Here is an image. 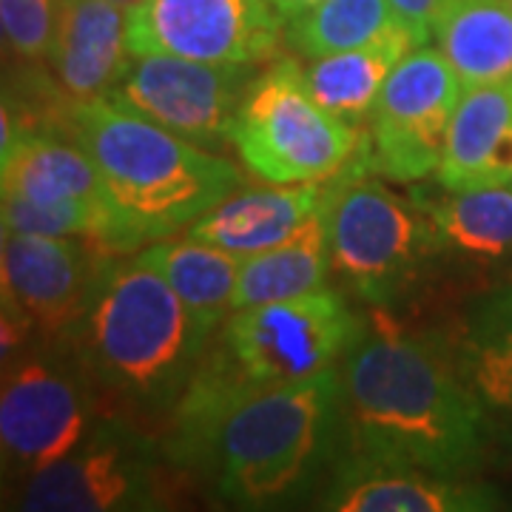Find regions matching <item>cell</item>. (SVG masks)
Returning a JSON list of instances; mask_svg holds the SVG:
<instances>
[{
	"label": "cell",
	"mask_w": 512,
	"mask_h": 512,
	"mask_svg": "<svg viewBox=\"0 0 512 512\" xmlns=\"http://www.w3.org/2000/svg\"><path fill=\"white\" fill-rule=\"evenodd\" d=\"M100 390L72 342H32L3 365V476L29 478L69 456L94 430Z\"/></svg>",
	"instance_id": "cell-7"
},
{
	"label": "cell",
	"mask_w": 512,
	"mask_h": 512,
	"mask_svg": "<svg viewBox=\"0 0 512 512\" xmlns=\"http://www.w3.org/2000/svg\"><path fill=\"white\" fill-rule=\"evenodd\" d=\"M208 342L174 288L137 256L111 268L72 339L97 390L143 416L174 413Z\"/></svg>",
	"instance_id": "cell-4"
},
{
	"label": "cell",
	"mask_w": 512,
	"mask_h": 512,
	"mask_svg": "<svg viewBox=\"0 0 512 512\" xmlns=\"http://www.w3.org/2000/svg\"><path fill=\"white\" fill-rule=\"evenodd\" d=\"M433 40L464 89L512 83V0H444Z\"/></svg>",
	"instance_id": "cell-20"
},
{
	"label": "cell",
	"mask_w": 512,
	"mask_h": 512,
	"mask_svg": "<svg viewBox=\"0 0 512 512\" xmlns=\"http://www.w3.org/2000/svg\"><path fill=\"white\" fill-rule=\"evenodd\" d=\"M57 0H0L3 43L23 63H49Z\"/></svg>",
	"instance_id": "cell-26"
},
{
	"label": "cell",
	"mask_w": 512,
	"mask_h": 512,
	"mask_svg": "<svg viewBox=\"0 0 512 512\" xmlns=\"http://www.w3.org/2000/svg\"><path fill=\"white\" fill-rule=\"evenodd\" d=\"M342 416L353 458L467 476L490 430L444 336L379 316L342 359Z\"/></svg>",
	"instance_id": "cell-2"
},
{
	"label": "cell",
	"mask_w": 512,
	"mask_h": 512,
	"mask_svg": "<svg viewBox=\"0 0 512 512\" xmlns=\"http://www.w3.org/2000/svg\"><path fill=\"white\" fill-rule=\"evenodd\" d=\"M410 49H416V40L407 29H399L359 49L311 60V66H305L308 89L330 114L353 128L362 126L373 117L387 77Z\"/></svg>",
	"instance_id": "cell-23"
},
{
	"label": "cell",
	"mask_w": 512,
	"mask_h": 512,
	"mask_svg": "<svg viewBox=\"0 0 512 512\" xmlns=\"http://www.w3.org/2000/svg\"><path fill=\"white\" fill-rule=\"evenodd\" d=\"M382 180L367 168L359 148L322 197L330 268L376 308L399 302L441 251L433 225L413 197L404 200Z\"/></svg>",
	"instance_id": "cell-5"
},
{
	"label": "cell",
	"mask_w": 512,
	"mask_h": 512,
	"mask_svg": "<svg viewBox=\"0 0 512 512\" xmlns=\"http://www.w3.org/2000/svg\"><path fill=\"white\" fill-rule=\"evenodd\" d=\"M0 148L3 197L32 205L111 202L97 165L83 148L57 134L23 128L6 106Z\"/></svg>",
	"instance_id": "cell-16"
},
{
	"label": "cell",
	"mask_w": 512,
	"mask_h": 512,
	"mask_svg": "<svg viewBox=\"0 0 512 512\" xmlns=\"http://www.w3.org/2000/svg\"><path fill=\"white\" fill-rule=\"evenodd\" d=\"M464 83L439 49H410L387 77L362 140L370 171L396 183H421L439 171Z\"/></svg>",
	"instance_id": "cell-10"
},
{
	"label": "cell",
	"mask_w": 512,
	"mask_h": 512,
	"mask_svg": "<svg viewBox=\"0 0 512 512\" xmlns=\"http://www.w3.org/2000/svg\"><path fill=\"white\" fill-rule=\"evenodd\" d=\"M313 3H319V0H268V6H271L285 23L296 18V15H302L305 9H311Z\"/></svg>",
	"instance_id": "cell-28"
},
{
	"label": "cell",
	"mask_w": 512,
	"mask_h": 512,
	"mask_svg": "<svg viewBox=\"0 0 512 512\" xmlns=\"http://www.w3.org/2000/svg\"><path fill=\"white\" fill-rule=\"evenodd\" d=\"M322 183H271L268 188L234 191L217 208L185 228V237L217 245L228 254L254 256L288 242L322 208Z\"/></svg>",
	"instance_id": "cell-18"
},
{
	"label": "cell",
	"mask_w": 512,
	"mask_h": 512,
	"mask_svg": "<svg viewBox=\"0 0 512 512\" xmlns=\"http://www.w3.org/2000/svg\"><path fill=\"white\" fill-rule=\"evenodd\" d=\"M339 419V367L256 387L211 348L171 413L163 456L171 467L211 478L222 501L262 510L308 487Z\"/></svg>",
	"instance_id": "cell-1"
},
{
	"label": "cell",
	"mask_w": 512,
	"mask_h": 512,
	"mask_svg": "<svg viewBox=\"0 0 512 512\" xmlns=\"http://www.w3.org/2000/svg\"><path fill=\"white\" fill-rule=\"evenodd\" d=\"M234 148L268 183H325L353 163L362 137L313 97L296 57H274L239 106Z\"/></svg>",
	"instance_id": "cell-6"
},
{
	"label": "cell",
	"mask_w": 512,
	"mask_h": 512,
	"mask_svg": "<svg viewBox=\"0 0 512 512\" xmlns=\"http://www.w3.org/2000/svg\"><path fill=\"white\" fill-rule=\"evenodd\" d=\"M126 37L131 57L259 66L279 55L285 20L268 0H134Z\"/></svg>",
	"instance_id": "cell-13"
},
{
	"label": "cell",
	"mask_w": 512,
	"mask_h": 512,
	"mask_svg": "<svg viewBox=\"0 0 512 512\" xmlns=\"http://www.w3.org/2000/svg\"><path fill=\"white\" fill-rule=\"evenodd\" d=\"M433 177L450 191L512 185V83L464 89Z\"/></svg>",
	"instance_id": "cell-19"
},
{
	"label": "cell",
	"mask_w": 512,
	"mask_h": 512,
	"mask_svg": "<svg viewBox=\"0 0 512 512\" xmlns=\"http://www.w3.org/2000/svg\"><path fill=\"white\" fill-rule=\"evenodd\" d=\"M439 239L441 251L476 259L512 256V188L487 185L450 191L444 185H421L410 191Z\"/></svg>",
	"instance_id": "cell-21"
},
{
	"label": "cell",
	"mask_w": 512,
	"mask_h": 512,
	"mask_svg": "<svg viewBox=\"0 0 512 512\" xmlns=\"http://www.w3.org/2000/svg\"><path fill=\"white\" fill-rule=\"evenodd\" d=\"M128 6L120 0H57L49 69L72 100L109 97L131 63Z\"/></svg>",
	"instance_id": "cell-15"
},
{
	"label": "cell",
	"mask_w": 512,
	"mask_h": 512,
	"mask_svg": "<svg viewBox=\"0 0 512 512\" xmlns=\"http://www.w3.org/2000/svg\"><path fill=\"white\" fill-rule=\"evenodd\" d=\"M362 330L345 296L325 285L234 311L220 328L217 353L256 387L291 384L339 365Z\"/></svg>",
	"instance_id": "cell-8"
},
{
	"label": "cell",
	"mask_w": 512,
	"mask_h": 512,
	"mask_svg": "<svg viewBox=\"0 0 512 512\" xmlns=\"http://www.w3.org/2000/svg\"><path fill=\"white\" fill-rule=\"evenodd\" d=\"M163 450L117 416L94 430L46 470L23 478L15 510L26 512H131L160 510Z\"/></svg>",
	"instance_id": "cell-9"
},
{
	"label": "cell",
	"mask_w": 512,
	"mask_h": 512,
	"mask_svg": "<svg viewBox=\"0 0 512 512\" xmlns=\"http://www.w3.org/2000/svg\"><path fill=\"white\" fill-rule=\"evenodd\" d=\"M404 29L390 0H319L285 23V43L305 60L350 52Z\"/></svg>",
	"instance_id": "cell-25"
},
{
	"label": "cell",
	"mask_w": 512,
	"mask_h": 512,
	"mask_svg": "<svg viewBox=\"0 0 512 512\" xmlns=\"http://www.w3.org/2000/svg\"><path fill=\"white\" fill-rule=\"evenodd\" d=\"M444 0H390V6L396 9V15L404 23V29L413 35L416 46L430 43L433 37V23L439 15Z\"/></svg>",
	"instance_id": "cell-27"
},
{
	"label": "cell",
	"mask_w": 512,
	"mask_h": 512,
	"mask_svg": "<svg viewBox=\"0 0 512 512\" xmlns=\"http://www.w3.org/2000/svg\"><path fill=\"white\" fill-rule=\"evenodd\" d=\"M46 126L92 157L114 208L143 248L185 231L239 191L237 165L106 97L66 94Z\"/></svg>",
	"instance_id": "cell-3"
},
{
	"label": "cell",
	"mask_w": 512,
	"mask_h": 512,
	"mask_svg": "<svg viewBox=\"0 0 512 512\" xmlns=\"http://www.w3.org/2000/svg\"><path fill=\"white\" fill-rule=\"evenodd\" d=\"M120 3H126V6H128V3H134V0H120Z\"/></svg>",
	"instance_id": "cell-29"
},
{
	"label": "cell",
	"mask_w": 512,
	"mask_h": 512,
	"mask_svg": "<svg viewBox=\"0 0 512 512\" xmlns=\"http://www.w3.org/2000/svg\"><path fill=\"white\" fill-rule=\"evenodd\" d=\"M256 66L202 63L171 55L131 57L106 100L168 128L194 146H234L239 106L256 80Z\"/></svg>",
	"instance_id": "cell-12"
},
{
	"label": "cell",
	"mask_w": 512,
	"mask_h": 512,
	"mask_svg": "<svg viewBox=\"0 0 512 512\" xmlns=\"http://www.w3.org/2000/svg\"><path fill=\"white\" fill-rule=\"evenodd\" d=\"M137 259L163 276L208 336H214L234 313V291L242 262L239 256L200 239L165 237L148 242Z\"/></svg>",
	"instance_id": "cell-22"
},
{
	"label": "cell",
	"mask_w": 512,
	"mask_h": 512,
	"mask_svg": "<svg viewBox=\"0 0 512 512\" xmlns=\"http://www.w3.org/2000/svg\"><path fill=\"white\" fill-rule=\"evenodd\" d=\"M450 350L487 430L512 447V282L470 302Z\"/></svg>",
	"instance_id": "cell-17"
},
{
	"label": "cell",
	"mask_w": 512,
	"mask_h": 512,
	"mask_svg": "<svg viewBox=\"0 0 512 512\" xmlns=\"http://www.w3.org/2000/svg\"><path fill=\"white\" fill-rule=\"evenodd\" d=\"M495 507L498 493L464 476L353 456L325 498V510L333 512H478Z\"/></svg>",
	"instance_id": "cell-14"
},
{
	"label": "cell",
	"mask_w": 512,
	"mask_h": 512,
	"mask_svg": "<svg viewBox=\"0 0 512 512\" xmlns=\"http://www.w3.org/2000/svg\"><path fill=\"white\" fill-rule=\"evenodd\" d=\"M328 268V231H325L322 208H319L311 220L305 222V228L293 234L288 242L262 254L245 256L239 262L234 311L319 291L325 288Z\"/></svg>",
	"instance_id": "cell-24"
},
{
	"label": "cell",
	"mask_w": 512,
	"mask_h": 512,
	"mask_svg": "<svg viewBox=\"0 0 512 512\" xmlns=\"http://www.w3.org/2000/svg\"><path fill=\"white\" fill-rule=\"evenodd\" d=\"M120 256L80 237L3 231V313L29 325L40 342H72Z\"/></svg>",
	"instance_id": "cell-11"
}]
</instances>
